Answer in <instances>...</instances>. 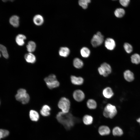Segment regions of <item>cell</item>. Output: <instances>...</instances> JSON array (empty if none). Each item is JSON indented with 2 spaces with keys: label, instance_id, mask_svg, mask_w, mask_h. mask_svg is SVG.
<instances>
[{
  "label": "cell",
  "instance_id": "cell-1",
  "mask_svg": "<svg viewBox=\"0 0 140 140\" xmlns=\"http://www.w3.org/2000/svg\"><path fill=\"white\" fill-rule=\"evenodd\" d=\"M56 118L67 130H69L73 127L76 121V118L70 113H65L62 111L58 113Z\"/></svg>",
  "mask_w": 140,
  "mask_h": 140
},
{
  "label": "cell",
  "instance_id": "cell-2",
  "mask_svg": "<svg viewBox=\"0 0 140 140\" xmlns=\"http://www.w3.org/2000/svg\"><path fill=\"white\" fill-rule=\"evenodd\" d=\"M15 97L17 101L23 104L28 103L30 100L29 95L27 93L26 90L23 88L19 89L17 90Z\"/></svg>",
  "mask_w": 140,
  "mask_h": 140
},
{
  "label": "cell",
  "instance_id": "cell-3",
  "mask_svg": "<svg viewBox=\"0 0 140 140\" xmlns=\"http://www.w3.org/2000/svg\"><path fill=\"white\" fill-rule=\"evenodd\" d=\"M44 80L47 87L50 89L57 87L60 85V83L57 80L56 76L53 74L45 78Z\"/></svg>",
  "mask_w": 140,
  "mask_h": 140
},
{
  "label": "cell",
  "instance_id": "cell-4",
  "mask_svg": "<svg viewBox=\"0 0 140 140\" xmlns=\"http://www.w3.org/2000/svg\"><path fill=\"white\" fill-rule=\"evenodd\" d=\"M117 111L116 107L110 103L107 104L104 108L103 114L106 118H113L116 115Z\"/></svg>",
  "mask_w": 140,
  "mask_h": 140
},
{
  "label": "cell",
  "instance_id": "cell-5",
  "mask_svg": "<svg viewBox=\"0 0 140 140\" xmlns=\"http://www.w3.org/2000/svg\"><path fill=\"white\" fill-rule=\"evenodd\" d=\"M58 106L62 112L67 113L69 112L70 106V102L69 100L66 97H61L59 100Z\"/></svg>",
  "mask_w": 140,
  "mask_h": 140
},
{
  "label": "cell",
  "instance_id": "cell-6",
  "mask_svg": "<svg viewBox=\"0 0 140 140\" xmlns=\"http://www.w3.org/2000/svg\"><path fill=\"white\" fill-rule=\"evenodd\" d=\"M104 40V37L100 32H98L93 36L91 41L92 46L96 47L101 45Z\"/></svg>",
  "mask_w": 140,
  "mask_h": 140
},
{
  "label": "cell",
  "instance_id": "cell-7",
  "mask_svg": "<svg viewBox=\"0 0 140 140\" xmlns=\"http://www.w3.org/2000/svg\"><path fill=\"white\" fill-rule=\"evenodd\" d=\"M73 96L74 99L78 102L82 101L85 97L84 93L80 89H77L74 91L73 94Z\"/></svg>",
  "mask_w": 140,
  "mask_h": 140
},
{
  "label": "cell",
  "instance_id": "cell-8",
  "mask_svg": "<svg viewBox=\"0 0 140 140\" xmlns=\"http://www.w3.org/2000/svg\"><path fill=\"white\" fill-rule=\"evenodd\" d=\"M105 46L108 50H113L115 47V43L113 39L108 38H107L105 41Z\"/></svg>",
  "mask_w": 140,
  "mask_h": 140
},
{
  "label": "cell",
  "instance_id": "cell-9",
  "mask_svg": "<svg viewBox=\"0 0 140 140\" xmlns=\"http://www.w3.org/2000/svg\"><path fill=\"white\" fill-rule=\"evenodd\" d=\"M71 83L74 85H81L84 82L83 79L80 76L77 77L74 75H71L70 77Z\"/></svg>",
  "mask_w": 140,
  "mask_h": 140
},
{
  "label": "cell",
  "instance_id": "cell-10",
  "mask_svg": "<svg viewBox=\"0 0 140 140\" xmlns=\"http://www.w3.org/2000/svg\"><path fill=\"white\" fill-rule=\"evenodd\" d=\"M123 76L125 79L128 82H132L134 79V74L129 70H127L124 72Z\"/></svg>",
  "mask_w": 140,
  "mask_h": 140
},
{
  "label": "cell",
  "instance_id": "cell-11",
  "mask_svg": "<svg viewBox=\"0 0 140 140\" xmlns=\"http://www.w3.org/2000/svg\"><path fill=\"white\" fill-rule=\"evenodd\" d=\"M102 94L105 97L109 99L111 98L113 96L114 93L111 88L107 87L103 90Z\"/></svg>",
  "mask_w": 140,
  "mask_h": 140
},
{
  "label": "cell",
  "instance_id": "cell-12",
  "mask_svg": "<svg viewBox=\"0 0 140 140\" xmlns=\"http://www.w3.org/2000/svg\"><path fill=\"white\" fill-rule=\"evenodd\" d=\"M34 23L36 25L40 26L42 25L44 22V19L41 15L37 14L35 15L33 18Z\"/></svg>",
  "mask_w": 140,
  "mask_h": 140
},
{
  "label": "cell",
  "instance_id": "cell-13",
  "mask_svg": "<svg viewBox=\"0 0 140 140\" xmlns=\"http://www.w3.org/2000/svg\"><path fill=\"white\" fill-rule=\"evenodd\" d=\"M24 58L26 61L29 63L33 64L36 61V58L35 55L32 53L29 52L24 55Z\"/></svg>",
  "mask_w": 140,
  "mask_h": 140
},
{
  "label": "cell",
  "instance_id": "cell-14",
  "mask_svg": "<svg viewBox=\"0 0 140 140\" xmlns=\"http://www.w3.org/2000/svg\"><path fill=\"white\" fill-rule=\"evenodd\" d=\"M110 130L108 127L105 125L100 126L98 129V131L100 135L104 136L109 135L110 133Z\"/></svg>",
  "mask_w": 140,
  "mask_h": 140
},
{
  "label": "cell",
  "instance_id": "cell-15",
  "mask_svg": "<svg viewBox=\"0 0 140 140\" xmlns=\"http://www.w3.org/2000/svg\"><path fill=\"white\" fill-rule=\"evenodd\" d=\"M26 39V36L22 34H19L16 37V41L19 46H22L25 44V40Z\"/></svg>",
  "mask_w": 140,
  "mask_h": 140
},
{
  "label": "cell",
  "instance_id": "cell-16",
  "mask_svg": "<svg viewBox=\"0 0 140 140\" xmlns=\"http://www.w3.org/2000/svg\"><path fill=\"white\" fill-rule=\"evenodd\" d=\"M70 51L69 49L65 47H61L59 50V55L63 57H66L69 55Z\"/></svg>",
  "mask_w": 140,
  "mask_h": 140
},
{
  "label": "cell",
  "instance_id": "cell-17",
  "mask_svg": "<svg viewBox=\"0 0 140 140\" xmlns=\"http://www.w3.org/2000/svg\"><path fill=\"white\" fill-rule=\"evenodd\" d=\"M9 22L15 27H17L19 25V17L17 15L12 16L10 18Z\"/></svg>",
  "mask_w": 140,
  "mask_h": 140
},
{
  "label": "cell",
  "instance_id": "cell-18",
  "mask_svg": "<svg viewBox=\"0 0 140 140\" xmlns=\"http://www.w3.org/2000/svg\"><path fill=\"white\" fill-rule=\"evenodd\" d=\"M51 108L47 105H45L43 106L40 110V113L43 116H47L50 115V111Z\"/></svg>",
  "mask_w": 140,
  "mask_h": 140
},
{
  "label": "cell",
  "instance_id": "cell-19",
  "mask_svg": "<svg viewBox=\"0 0 140 140\" xmlns=\"http://www.w3.org/2000/svg\"><path fill=\"white\" fill-rule=\"evenodd\" d=\"M100 67L108 75L111 73L112 69L111 66L108 63L106 62H103L101 64Z\"/></svg>",
  "mask_w": 140,
  "mask_h": 140
},
{
  "label": "cell",
  "instance_id": "cell-20",
  "mask_svg": "<svg viewBox=\"0 0 140 140\" xmlns=\"http://www.w3.org/2000/svg\"><path fill=\"white\" fill-rule=\"evenodd\" d=\"M73 65L76 68L80 69L83 66L84 64L82 60L79 58H75L73 61Z\"/></svg>",
  "mask_w": 140,
  "mask_h": 140
},
{
  "label": "cell",
  "instance_id": "cell-21",
  "mask_svg": "<svg viewBox=\"0 0 140 140\" xmlns=\"http://www.w3.org/2000/svg\"><path fill=\"white\" fill-rule=\"evenodd\" d=\"M36 46V44L34 42L30 41L28 43L26 47L27 50L29 52L32 53L35 51Z\"/></svg>",
  "mask_w": 140,
  "mask_h": 140
},
{
  "label": "cell",
  "instance_id": "cell-22",
  "mask_svg": "<svg viewBox=\"0 0 140 140\" xmlns=\"http://www.w3.org/2000/svg\"><path fill=\"white\" fill-rule=\"evenodd\" d=\"M29 116L31 120L34 121H37L39 118V115L38 113L36 111L33 110H30Z\"/></svg>",
  "mask_w": 140,
  "mask_h": 140
},
{
  "label": "cell",
  "instance_id": "cell-23",
  "mask_svg": "<svg viewBox=\"0 0 140 140\" xmlns=\"http://www.w3.org/2000/svg\"><path fill=\"white\" fill-rule=\"evenodd\" d=\"M87 106L90 109H95L97 107V104L96 101L94 99H88L87 102Z\"/></svg>",
  "mask_w": 140,
  "mask_h": 140
},
{
  "label": "cell",
  "instance_id": "cell-24",
  "mask_svg": "<svg viewBox=\"0 0 140 140\" xmlns=\"http://www.w3.org/2000/svg\"><path fill=\"white\" fill-rule=\"evenodd\" d=\"M80 52L82 56L84 58H88L90 54V50L86 47H83L82 48Z\"/></svg>",
  "mask_w": 140,
  "mask_h": 140
},
{
  "label": "cell",
  "instance_id": "cell-25",
  "mask_svg": "<svg viewBox=\"0 0 140 140\" xmlns=\"http://www.w3.org/2000/svg\"><path fill=\"white\" fill-rule=\"evenodd\" d=\"M131 59L133 64H138L140 63V55L137 53L134 54L131 56Z\"/></svg>",
  "mask_w": 140,
  "mask_h": 140
},
{
  "label": "cell",
  "instance_id": "cell-26",
  "mask_svg": "<svg viewBox=\"0 0 140 140\" xmlns=\"http://www.w3.org/2000/svg\"><path fill=\"white\" fill-rule=\"evenodd\" d=\"M93 118L91 116L89 115H85L83 118V121L84 124L86 125H90L93 122Z\"/></svg>",
  "mask_w": 140,
  "mask_h": 140
},
{
  "label": "cell",
  "instance_id": "cell-27",
  "mask_svg": "<svg viewBox=\"0 0 140 140\" xmlns=\"http://www.w3.org/2000/svg\"><path fill=\"white\" fill-rule=\"evenodd\" d=\"M112 133L114 136H120L123 134V132L122 129L118 127H115L112 130Z\"/></svg>",
  "mask_w": 140,
  "mask_h": 140
},
{
  "label": "cell",
  "instance_id": "cell-28",
  "mask_svg": "<svg viewBox=\"0 0 140 140\" xmlns=\"http://www.w3.org/2000/svg\"><path fill=\"white\" fill-rule=\"evenodd\" d=\"M125 11L124 9L121 8L116 9L114 12L115 16L118 18L122 17L124 15Z\"/></svg>",
  "mask_w": 140,
  "mask_h": 140
},
{
  "label": "cell",
  "instance_id": "cell-29",
  "mask_svg": "<svg viewBox=\"0 0 140 140\" xmlns=\"http://www.w3.org/2000/svg\"><path fill=\"white\" fill-rule=\"evenodd\" d=\"M0 52H1L3 56L5 58L8 59L9 55L7 49L3 45L0 44Z\"/></svg>",
  "mask_w": 140,
  "mask_h": 140
},
{
  "label": "cell",
  "instance_id": "cell-30",
  "mask_svg": "<svg viewBox=\"0 0 140 140\" xmlns=\"http://www.w3.org/2000/svg\"><path fill=\"white\" fill-rule=\"evenodd\" d=\"M90 0H80L79 1V4L83 9H86L88 7V4L90 3Z\"/></svg>",
  "mask_w": 140,
  "mask_h": 140
},
{
  "label": "cell",
  "instance_id": "cell-31",
  "mask_svg": "<svg viewBox=\"0 0 140 140\" xmlns=\"http://www.w3.org/2000/svg\"><path fill=\"white\" fill-rule=\"evenodd\" d=\"M124 47L125 50L127 53H130L132 51L133 48L132 46L128 43H125L124 45Z\"/></svg>",
  "mask_w": 140,
  "mask_h": 140
},
{
  "label": "cell",
  "instance_id": "cell-32",
  "mask_svg": "<svg viewBox=\"0 0 140 140\" xmlns=\"http://www.w3.org/2000/svg\"><path fill=\"white\" fill-rule=\"evenodd\" d=\"M9 132L7 130L0 129V140L7 136L9 134Z\"/></svg>",
  "mask_w": 140,
  "mask_h": 140
},
{
  "label": "cell",
  "instance_id": "cell-33",
  "mask_svg": "<svg viewBox=\"0 0 140 140\" xmlns=\"http://www.w3.org/2000/svg\"><path fill=\"white\" fill-rule=\"evenodd\" d=\"M120 4L124 7H126L129 5L130 2L129 0H120L119 1Z\"/></svg>",
  "mask_w": 140,
  "mask_h": 140
},
{
  "label": "cell",
  "instance_id": "cell-34",
  "mask_svg": "<svg viewBox=\"0 0 140 140\" xmlns=\"http://www.w3.org/2000/svg\"><path fill=\"white\" fill-rule=\"evenodd\" d=\"M98 71L100 75H102L104 77H107L108 76V75L105 73L101 67H100L98 68Z\"/></svg>",
  "mask_w": 140,
  "mask_h": 140
},
{
  "label": "cell",
  "instance_id": "cell-35",
  "mask_svg": "<svg viewBox=\"0 0 140 140\" xmlns=\"http://www.w3.org/2000/svg\"><path fill=\"white\" fill-rule=\"evenodd\" d=\"M137 121L140 124V117L138 118L137 120Z\"/></svg>",
  "mask_w": 140,
  "mask_h": 140
},
{
  "label": "cell",
  "instance_id": "cell-36",
  "mask_svg": "<svg viewBox=\"0 0 140 140\" xmlns=\"http://www.w3.org/2000/svg\"><path fill=\"white\" fill-rule=\"evenodd\" d=\"M1 53L0 52V57H1Z\"/></svg>",
  "mask_w": 140,
  "mask_h": 140
},
{
  "label": "cell",
  "instance_id": "cell-37",
  "mask_svg": "<svg viewBox=\"0 0 140 140\" xmlns=\"http://www.w3.org/2000/svg\"></svg>",
  "mask_w": 140,
  "mask_h": 140
}]
</instances>
